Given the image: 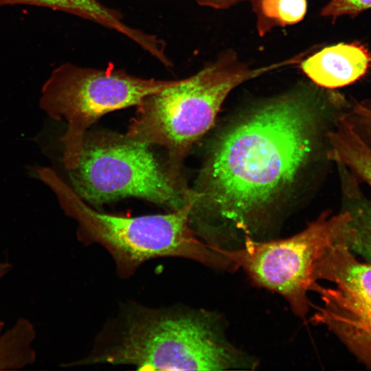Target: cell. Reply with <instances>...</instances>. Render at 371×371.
Wrapping results in <instances>:
<instances>
[{
    "instance_id": "1",
    "label": "cell",
    "mask_w": 371,
    "mask_h": 371,
    "mask_svg": "<svg viewBox=\"0 0 371 371\" xmlns=\"http://www.w3.org/2000/svg\"><path fill=\"white\" fill-rule=\"evenodd\" d=\"M308 98L285 95L257 108L213 145L192 189L191 222L214 216L247 230L253 217L293 181L312 151Z\"/></svg>"
},
{
    "instance_id": "2",
    "label": "cell",
    "mask_w": 371,
    "mask_h": 371,
    "mask_svg": "<svg viewBox=\"0 0 371 371\" xmlns=\"http://www.w3.org/2000/svg\"><path fill=\"white\" fill-rule=\"evenodd\" d=\"M131 366L139 370L252 368L254 361L225 337L214 315L183 306L122 304L93 347L68 366Z\"/></svg>"
},
{
    "instance_id": "3",
    "label": "cell",
    "mask_w": 371,
    "mask_h": 371,
    "mask_svg": "<svg viewBox=\"0 0 371 371\" xmlns=\"http://www.w3.org/2000/svg\"><path fill=\"white\" fill-rule=\"evenodd\" d=\"M32 176L52 190L65 214L77 223L79 240L107 251L121 278L132 276L146 261L166 257L235 268L213 245L198 238L190 223L193 203L166 214L118 216L92 208L53 168L37 166Z\"/></svg>"
},
{
    "instance_id": "4",
    "label": "cell",
    "mask_w": 371,
    "mask_h": 371,
    "mask_svg": "<svg viewBox=\"0 0 371 371\" xmlns=\"http://www.w3.org/2000/svg\"><path fill=\"white\" fill-rule=\"evenodd\" d=\"M289 61L250 69L229 52L176 85L144 97L126 134L150 146L164 147L170 175L182 179L184 159L214 124L229 93L239 85Z\"/></svg>"
},
{
    "instance_id": "5",
    "label": "cell",
    "mask_w": 371,
    "mask_h": 371,
    "mask_svg": "<svg viewBox=\"0 0 371 371\" xmlns=\"http://www.w3.org/2000/svg\"><path fill=\"white\" fill-rule=\"evenodd\" d=\"M71 188L85 202L102 205L134 196L176 211L193 203L192 189L172 177L150 145L126 133H87L78 164L67 170Z\"/></svg>"
},
{
    "instance_id": "6",
    "label": "cell",
    "mask_w": 371,
    "mask_h": 371,
    "mask_svg": "<svg viewBox=\"0 0 371 371\" xmlns=\"http://www.w3.org/2000/svg\"><path fill=\"white\" fill-rule=\"evenodd\" d=\"M180 80L139 78L111 66L100 69L65 63L54 69L42 87L39 106L52 120L66 123L60 139L65 168L78 164L87 130L102 115L136 106Z\"/></svg>"
},
{
    "instance_id": "7",
    "label": "cell",
    "mask_w": 371,
    "mask_h": 371,
    "mask_svg": "<svg viewBox=\"0 0 371 371\" xmlns=\"http://www.w3.org/2000/svg\"><path fill=\"white\" fill-rule=\"evenodd\" d=\"M350 219L347 210L330 217L324 213L289 238L267 242L247 238L235 249L215 247L254 283L282 295L293 312L303 317L309 308L308 292L317 282L313 276L315 265L327 248L342 238Z\"/></svg>"
},
{
    "instance_id": "8",
    "label": "cell",
    "mask_w": 371,
    "mask_h": 371,
    "mask_svg": "<svg viewBox=\"0 0 371 371\" xmlns=\"http://www.w3.org/2000/svg\"><path fill=\"white\" fill-rule=\"evenodd\" d=\"M315 282L325 280L335 288L317 282L323 306L313 317L334 333L360 359L371 366V263L359 262L341 239L326 249L315 265Z\"/></svg>"
},
{
    "instance_id": "9",
    "label": "cell",
    "mask_w": 371,
    "mask_h": 371,
    "mask_svg": "<svg viewBox=\"0 0 371 371\" xmlns=\"http://www.w3.org/2000/svg\"><path fill=\"white\" fill-rule=\"evenodd\" d=\"M371 65V54L362 44L340 43L326 47L300 63L315 85L327 89L348 86L363 77Z\"/></svg>"
},
{
    "instance_id": "10",
    "label": "cell",
    "mask_w": 371,
    "mask_h": 371,
    "mask_svg": "<svg viewBox=\"0 0 371 371\" xmlns=\"http://www.w3.org/2000/svg\"><path fill=\"white\" fill-rule=\"evenodd\" d=\"M18 4L46 7L89 20L124 35L143 49L150 48L153 43L152 34L128 26L123 21L121 12L98 0H0V8Z\"/></svg>"
},
{
    "instance_id": "11",
    "label": "cell",
    "mask_w": 371,
    "mask_h": 371,
    "mask_svg": "<svg viewBox=\"0 0 371 371\" xmlns=\"http://www.w3.org/2000/svg\"><path fill=\"white\" fill-rule=\"evenodd\" d=\"M330 145L327 157L352 172L371 188V144L344 115L327 133Z\"/></svg>"
},
{
    "instance_id": "12",
    "label": "cell",
    "mask_w": 371,
    "mask_h": 371,
    "mask_svg": "<svg viewBox=\"0 0 371 371\" xmlns=\"http://www.w3.org/2000/svg\"><path fill=\"white\" fill-rule=\"evenodd\" d=\"M10 268L7 262L0 263V279ZM34 339V328L27 320L20 319L5 330L0 322V370H16L33 363Z\"/></svg>"
},
{
    "instance_id": "13",
    "label": "cell",
    "mask_w": 371,
    "mask_h": 371,
    "mask_svg": "<svg viewBox=\"0 0 371 371\" xmlns=\"http://www.w3.org/2000/svg\"><path fill=\"white\" fill-rule=\"evenodd\" d=\"M345 180L347 210L351 219L341 239L355 255L371 263V201L361 194L357 186L352 185L350 179Z\"/></svg>"
},
{
    "instance_id": "14",
    "label": "cell",
    "mask_w": 371,
    "mask_h": 371,
    "mask_svg": "<svg viewBox=\"0 0 371 371\" xmlns=\"http://www.w3.org/2000/svg\"><path fill=\"white\" fill-rule=\"evenodd\" d=\"M258 8L262 19L285 26L302 20L306 12L307 2L306 0H260Z\"/></svg>"
},
{
    "instance_id": "15",
    "label": "cell",
    "mask_w": 371,
    "mask_h": 371,
    "mask_svg": "<svg viewBox=\"0 0 371 371\" xmlns=\"http://www.w3.org/2000/svg\"><path fill=\"white\" fill-rule=\"evenodd\" d=\"M369 9H371V0H330L320 14L335 19L344 15L355 17Z\"/></svg>"
},
{
    "instance_id": "16",
    "label": "cell",
    "mask_w": 371,
    "mask_h": 371,
    "mask_svg": "<svg viewBox=\"0 0 371 371\" xmlns=\"http://www.w3.org/2000/svg\"><path fill=\"white\" fill-rule=\"evenodd\" d=\"M363 137L371 144V119L346 114Z\"/></svg>"
},
{
    "instance_id": "17",
    "label": "cell",
    "mask_w": 371,
    "mask_h": 371,
    "mask_svg": "<svg viewBox=\"0 0 371 371\" xmlns=\"http://www.w3.org/2000/svg\"><path fill=\"white\" fill-rule=\"evenodd\" d=\"M246 0H196L199 5L214 9L228 8L239 2Z\"/></svg>"
}]
</instances>
